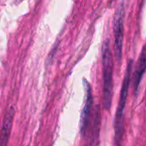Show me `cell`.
Listing matches in <instances>:
<instances>
[{
  "label": "cell",
  "mask_w": 146,
  "mask_h": 146,
  "mask_svg": "<svg viewBox=\"0 0 146 146\" xmlns=\"http://www.w3.org/2000/svg\"><path fill=\"white\" fill-rule=\"evenodd\" d=\"M84 83V104L81 113L80 119V131L83 136H84L87 132L89 124H90V118L92 111L93 106V95H92V89L90 83L86 80H83Z\"/></svg>",
  "instance_id": "obj_4"
},
{
  "label": "cell",
  "mask_w": 146,
  "mask_h": 146,
  "mask_svg": "<svg viewBox=\"0 0 146 146\" xmlns=\"http://www.w3.org/2000/svg\"><path fill=\"white\" fill-rule=\"evenodd\" d=\"M15 116V109L11 106L6 112V114L4 119L3 125L1 131H0V146H7L8 141L11 136L13 120Z\"/></svg>",
  "instance_id": "obj_5"
},
{
  "label": "cell",
  "mask_w": 146,
  "mask_h": 146,
  "mask_svg": "<svg viewBox=\"0 0 146 146\" xmlns=\"http://www.w3.org/2000/svg\"><path fill=\"white\" fill-rule=\"evenodd\" d=\"M113 59L110 49L109 40H106L102 45V78L103 90L102 99L103 107L106 110H109L112 105L113 90Z\"/></svg>",
  "instance_id": "obj_2"
},
{
  "label": "cell",
  "mask_w": 146,
  "mask_h": 146,
  "mask_svg": "<svg viewBox=\"0 0 146 146\" xmlns=\"http://www.w3.org/2000/svg\"><path fill=\"white\" fill-rule=\"evenodd\" d=\"M124 18H125V2L121 0L113 16V29L114 37V52L116 58L120 61L122 57V47L124 39Z\"/></svg>",
  "instance_id": "obj_3"
},
{
  "label": "cell",
  "mask_w": 146,
  "mask_h": 146,
  "mask_svg": "<svg viewBox=\"0 0 146 146\" xmlns=\"http://www.w3.org/2000/svg\"><path fill=\"white\" fill-rule=\"evenodd\" d=\"M145 70H146V46L143 47L141 52L137 66L136 68V70L133 75V88L136 93L138 90V87L140 85L141 80L143 77Z\"/></svg>",
  "instance_id": "obj_6"
},
{
  "label": "cell",
  "mask_w": 146,
  "mask_h": 146,
  "mask_svg": "<svg viewBox=\"0 0 146 146\" xmlns=\"http://www.w3.org/2000/svg\"><path fill=\"white\" fill-rule=\"evenodd\" d=\"M112 1H113H113H114V0H112Z\"/></svg>",
  "instance_id": "obj_7"
},
{
  "label": "cell",
  "mask_w": 146,
  "mask_h": 146,
  "mask_svg": "<svg viewBox=\"0 0 146 146\" xmlns=\"http://www.w3.org/2000/svg\"><path fill=\"white\" fill-rule=\"evenodd\" d=\"M133 70L132 60H129L127 63L125 73L124 75V79L122 83V87L120 90L119 101L116 110L115 121H114V143L115 146H121L123 135H124V111L128 97V92L130 88V84L131 80V73Z\"/></svg>",
  "instance_id": "obj_1"
}]
</instances>
